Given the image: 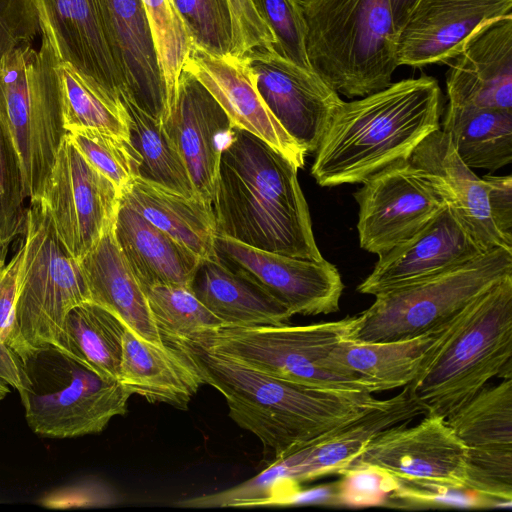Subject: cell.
<instances>
[{"label":"cell","instance_id":"obj_1","mask_svg":"<svg viewBox=\"0 0 512 512\" xmlns=\"http://www.w3.org/2000/svg\"><path fill=\"white\" fill-rule=\"evenodd\" d=\"M192 364L204 384L225 398L230 418L254 434L264 455L282 460L380 406L358 389H336L271 376L189 340L168 342Z\"/></svg>","mask_w":512,"mask_h":512},{"label":"cell","instance_id":"obj_2","mask_svg":"<svg viewBox=\"0 0 512 512\" xmlns=\"http://www.w3.org/2000/svg\"><path fill=\"white\" fill-rule=\"evenodd\" d=\"M211 206L217 235L290 257L324 259L298 167L244 129L234 127L221 152Z\"/></svg>","mask_w":512,"mask_h":512},{"label":"cell","instance_id":"obj_3","mask_svg":"<svg viewBox=\"0 0 512 512\" xmlns=\"http://www.w3.org/2000/svg\"><path fill=\"white\" fill-rule=\"evenodd\" d=\"M442 92L425 74L342 102L315 152L311 175L322 187L359 184L389 164L409 159L440 128Z\"/></svg>","mask_w":512,"mask_h":512},{"label":"cell","instance_id":"obj_4","mask_svg":"<svg viewBox=\"0 0 512 512\" xmlns=\"http://www.w3.org/2000/svg\"><path fill=\"white\" fill-rule=\"evenodd\" d=\"M512 275L461 311L407 386L425 414L447 418L493 377L512 378Z\"/></svg>","mask_w":512,"mask_h":512},{"label":"cell","instance_id":"obj_5","mask_svg":"<svg viewBox=\"0 0 512 512\" xmlns=\"http://www.w3.org/2000/svg\"><path fill=\"white\" fill-rule=\"evenodd\" d=\"M312 70L348 98L392 83L398 30L390 0H301Z\"/></svg>","mask_w":512,"mask_h":512},{"label":"cell","instance_id":"obj_6","mask_svg":"<svg viewBox=\"0 0 512 512\" xmlns=\"http://www.w3.org/2000/svg\"><path fill=\"white\" fill-rule=\"evenodd\" d=\"M23 235L10 346L19 359L49 347L63 352L68 313L91 301L80 264L59 240L41 197L30 199Z\"/></svg>","mask_w":512,"mask_h":512},{"label":"cell","instance_id":"obj_7","mask_svg":"<svg viewBox=\"0 0 512 512\" xmlns=\"http://www.w3.org/2000/svg\"><path fill=\"white\" fill-rule=\"evenodd\" d=\"M60 60L42 35L39 50L18 45L0 58V119L19 155L25 197H41L63 126Z\"/></svg>","mask_w":512,"mask_h":512},{"label":"cell","instance_id":"obj_8","mask_svg":"<svg viewBox=\"0 0 512 512\" xmlns=\"http://www.w3.org/2000/svg\"><path fill=\"white\" fill-rule=\"evenodd\" d=\"M20 361L17 391L29 428L37 435L66 439L102 432L127 412L131 394L55 347Z\"/></svg>","mask_w":512,"mask_h":512},{"label":"cell","instance_id":"obj_9","mask_svg":"<svg viewBox=\"0 0 512 512\" xmlns=\"http://www.w3.org/2000/svg\"><path fill=\"white\" fill-rule=\"evenodd\" d=\"M508 275L512 251L495 247L439 274L377 294L358 314L351 340L397 341L436 331Z\"/></svg>","mask_w":512,"mask_h":512},{"label":"cell","instance_id":"obj_10","mask_svg":"<svg viewBox=\"0 0 512 512\" xmlns=\"http://www.w3.org/2000/svg\"><path fill=\"white\" fill-rule=\"evenodd\" d=\"M358 324L359 315L298 326H224L182 340L284 380L367 391L329 363L330 353L343 341L352 339Z\"/></svg>","mask_w":512,"mask_h":512},{"label":"cell","instance_id":"obj_11","mask_svg":"<svg viewBox=\"0 0 512 512\" xmlns=\"http://www.w3.org/2000/svg\"><path fill=\"white\" fill-rule=\"evenodd\" d=\"M425 415L415 426L401 423L381 432L341 474L370 470L413 485L465 489L468 447L446 418Z\"/></svg>","mask_w":512,"mask_h":512},{"label":"cell","instance_id":"obj_12","mask_svg":"<svg viewBox=\"0 0 512 512\" xmlns=\"http://www.w3.org/2000/svg\"><path fill=\"white\" fill-rule=\"evenodd\" d=\"M41 198L69 254L82 259L114 225L121 192L65 134Z\"/></svg>","mask_w":512,"mask_h":512},{"label":"cell","instance_id":"obj_13","mask_svg":"<svg viewBox=\"0 0 512 512\" xmlns=\"http://www.w3.org/2000/svg\"><path fill=\"white\" fill-rule=\"evenodd\" d=\"M361 184L353 194L359 207V244L373 254L407 241L446 208L410 159L389 164Z\"/></svg>","mask_w":512,"mask_h":512},{"label":"cell","instance_id":"obj_14","mask_svg":"<svg viewBox=\"0 0 512 512\" xmlns=\"http://www.w3.org/2000/svg\"><path fill=\"white\" fill-rule=\"evenodd\" d=\"M216 258L254 282L294 315L315 316L339 310L344 283L329 261L300 259L247 246L217 235Z\"/></svg>","mask_w":512,"mask_h":512},{"label":"cell","instance_id":"obj_15","mask_svg":"<svg viewBox=\"0 0 512 512\" xmlns=\"http://www.w3.org/2000/svg\"><path fill=\"white\" fill-rule=\"evenodd\" d=\"M267 108L306 153H315L343 100L318 74L268 48L243 55Z\"/></svg>","mask_w":512,"mask_h":512},{"label":"cell","instance_id":"obj_16","mask_svg":"<svg viewBox=\"0 0 512 512\" xmlns=\"http://www.w3.org/2000/svg\"><path fill=\"white\" fill-rule=\"evenodd\" d=\"M41 33L58 59L96 91L125 108L124 85L113 58L98 0H34Z\"/></svg>","mask_w":512,"mask_h":512},{"label":"cell","instance_id":"obj_17","mask_svg":"<svg viewBox=\"0 0 512 512\" xmlns=\"http://www.w3.org/2000/svg\"><path fill=\"white\" fill-rule=\"evenodd\" d=\"M512 14V0H420L398 31V66L450 62L486 23Z\"/></svg>","mask_w":512,"mask_h":512},{"label":"cell","instance_id":"obj_18","mask_svg":"<svg viewBox=\"0 0 512 512\" xmlns=\"http://www.w3.org/2000/svg\"><path fill=\"white\" fill-rule=\"evenodd\" d=\"M164 127L188 170L198 197L211 203L220 156L234 125L208 89L183 69L175 108Z\"/></svg>","mask_w":512,"mask_h":512},{"label":"cell","instance_id":"obj_19","mask_svg":"<svg viewBox=\"0 0 512 512\" xmlns=\"http://www.w3.org/2000/svg\"><path fill=\"white\" fill-rule=\"evenodd\" d=\"M128 101L163 124L171 116L142 0H98Z\"/></svg>","mask_w":512,"mask_h":512},{"label":"cell","instance_id":"obj_20","mask_svg":"<svg viewBox=\"0 0 512 512\" xmlns=\"http://www.w3.org/2000/svg\"><path fill=\"white\" fill-rule=\"evenodd\" d=\"M485 252L446 207L407 241L378 255L372 272L357 291L375 296L439 274Z\"/></svg>","mask_w":512,"mask_h":512},{"label":"cell","instance_id":"obj_21","mask_svg":"<svg viewBox=\"0 0 512 512\" xmlns=\"http://www.w3.org/2000/svg\"><path fill=\"white\" fill-rule=\"evenodd\" d=\"M183 69L208 89L234 127L261 138L298 169L304 167L306 151L287 134L267 108L243 56L214 55L193 46Z\"/></svg>","mask_w":512,"mask_h":512},{"label":"cell","instance_id":"obj_22","mask_svg":"<svg viewBox=\"0 0 512 512\" xmlns=\"http://www.w3.org/2000/svg\"><path fill=\"white\" fill-rule=\"evenodd\" d=\"M409 159L483 251H512L492 221L484 180L459 158L448 134L440 128L431 132Z\"/></svg>","mask_w":512,"mask_h":512},{"label":"cell","instance_id":"obj_23","mask_svg":"<svg viewBox=\"0 0 512 512\" xmlns=\"http://www.w3.org/2000/svg\"><path fill=\"white\" fill-rule=\"evenodd\" d=\"M448 104L512 111V14L479 28L450 61Z\"/></svg>","mask_w":512,"mask_h":512},{"label":"cell","instance_id":"obj_24","mask_svg":"<svg viewBox=\"0 0 512 512\" xmlns=\"http://www.w3.org/2000/svg\"><path fill=\"white\" fill-rule=\"evenodd\" d=\"M424 414L425 410L404 387L401 393L385 399L377 408L284 458L286 478L292 483H302L341 473L381 432Z\"/></svg>","mask_w":512,"mask_h":512},{"label":"cell","instance_id":"obj_25","mask_svg":"<svg viewBox=\"0 0 512 512\" xmlns=\"http://www.w3.org/2000/svg\"><path fill=\"white\" fill-rule=\"evenodd\" d=\"M114 237L143 291L157 285L191 287L200 257L122 199Z\"/></svg>","mask_w":512,"mask_h":512},{"label":"cell","instance_id":"obj_26","mask_svg":"<svg viewBox=\"0 0 512 512\" xmlns=\"http://www.w3.org/2000/svg\"><path fill=\"white\" fill-rule=\"evenodd\" d=\"M449 323L436 331L404 340L349 339L333 349L329 363L371 393L405 387L420 373Z\"/></svg>","mask_w":512,"mask_h":512},{"label":"cell","instance_id":"obj_27","mask_svg":"<svg viewBox=\"0 0 512 512\" xmlns=\"http://www.w3.org/2000/svg\"><path fill=\"white\" fill-rule=\"evenodd\" d=\"M119 381L131 395L183 410L204 384L175 347L144 340L128 328L123 338Z\"/></svg>","mask_w":512,"mask_h":512},{"label":"cell","instance_id":"obj_28","mask_svg":"<svg viewBox=\"0 0 512 512\" xmlns=\"http://www.w3.org/2000/svg\"><path fill=\"white\" fill-rule=\"evenodd\" d=\"M91 301L117 315L138 337L165 344L150 314L138 280L114 237V225L79 261Z\"/></svg>","mask_w":512,"mask_h":512},{"label":"cell","instance_id":"obj_29","mask_svg":"<svg viewBox=\"0 0 512 512\" xmlns=\"http://www.w3.org/2000/svg\"><path fill=\"white\" fill-rule=\"evenodd\" d=\"M191 289L226 327L290 324L289 309L216 256L201 259Z\"/></svg>","mask_w":512,"mask_h":512},{"label":"cell","instance_id":"obj_30","mask_svg":"<svg viewBox=\"0 0 512 512\" xmlns=\"http://www.w3.org/2000/svg\"><path fill=\"white\" fill-rule=\"evenodd\" d=\"M121 199L200 259L215 255L217 230L211 203L139 177L123 190Z\"/></svg>","mask_w":512,"mask_h":512},{"label":"cell","instance_id":"obj_31","mask_svg":"<svg viewBox=\"0 0 512 512\" xmlns=\"http://www.w3.org/2000/svg\"><path fill=\"white\" fill-rule=\"evenodd\" d=\"M440 129L471 169L495 171L512 162V111L448 104Z\"/></svg>","mask_w":512,"mask_h":512},{"label":"cell","instance_id":"obj_32","mask_svg":"<svg viewBox=\"0 0 512 512\" xmlns=\"http://www.w3.org/2000/svg\"><path fill=\"white\" fill-rule=\"evenodd\" d=\"M126 329L108 309L92 301L82 303L66 317L63 352L102 377L119 380Z\"/></svg>","mask_w":512,"mask_h":512},{"label":"cell","instance_id":"obj_33","mask_svg":"<svg viewBox=\"0 0 512 512\" xmlns=\"http://www.w3.org/2000/svg\"><path fill=\"white\" fill-rule=\"evenodd\" d=\"M129 140L139 157L138 177L187 197L197 196L188 170L162 122L128 101Z\"/></svg>","mask_w":512,"mask_h":512},{"label":"cell","instance_id":"obj_34","mask_svg":"<svg viewBox=\"0 0 512 512\" xmlns=\"http://www.w3.org/2000/svg\"><path fill=\"white\" fill-rule=\"evenodd\" d=\"M446 421L468 448H512V378L487 384Z\"/></svg>","mask_w":512,"mask_h":512},{"label":"cell","instance_id":"obj_35","mask_svg":"<svg viewBox=\"0 0 512 512\" xmlns=\"http://www.w3.org/2000/svg\"><path fill=\"white\" fill-rule=\"evenodd\" d=\"M59 73L66 132L95 129L129 140V118L125 108L93 89L69 64L60 62Z\"/></svg>","mask_w":512,"mask_h":512},{"label":"cell","instance_id":"obj_36","mask_svg":"<svg viewBox=\"0 0 512 512\" xmlns=\"http://www.w3.org/2000/svg\"><path fill=\"white\" fill-rule=\"evenodd\" d=\"M152 319L165 343L190 339L224 324L191 287L157 285L144 290Z\"/></svg>","mask_w":512,"mask_h":512},{"label":"cell","instance_id":"obj_37","mask_svg":"<svg viewBox=\"0 0 512 512\" xmlns=\"http://www.w3.org/2000/svg\"><path fill=\"white\" fill-rule=\"evenodd\" d=\"M142 3L173 112L179 78L194 45L171 0H142Z\"/></svg>","mask_w":512,"mask_h":512},{"label":"cell","instance_id":"obj_38","mask_svg":"<svg viewBox=\"0 0 512 512\" xmlns=\"http://www.w3.org/2000/svg\"><path fill=\"white\" fill-rule=\"evenodd\" d=\"M82 155L123 192L138 177L139 157L130 140L95 129L67 132Z\"/></svg>","mask_w":512,"mask_h":512},{"label":"cell","instance_id":"obj_39","mask_svg":"<svg viewBox=\"0 0 512 512\" xmlns=\"http://www.w3.org/2000/svg\"><path fill=\"white\" fill-rule=\"evenodd\" d=\"M193 45L214 55L231 54L234 30L227 0H171Z\"/></svg>","mask_w":512,"mask_h":512},{"label":"cell","instance_id":"obj_40","mask_svg":"<svg viewBox=\"0 0 512 512\" xmlns=\"http://www.w3.org/2000/svg\"><path fill=\"white\" fill-rule=\"evenodd\" d=\"M252 2L274 37L272 51L301 68L312 70L306 52L307 27L301 0Z\"/></svg>","mask_w":512,"mask_h":512},{"label":"cell","instance_id":"obj_41","mask_svg":"<svg viewBox=\"0 0 512 512\" xmlns=\"http://www.w3.org/2000/svg\"><path fill=\"white\" fill-rule=\"evenodd\" d=\"M21 163L12 138L0 119V242L24 233L26 208Z\"/></svg>","mask_w":512,"mask_h":512},{"label":"cell","instance_id":"obj_42","mask_svg":"<svg viewBox=\"0 0 512 512\" xmlns=\"http://www.w3.org/2000/svg\"><path fill=\"white\" fill-rule=\"evenodd\" d=\"M465 489L510 503L512 448H468Z\"/></svg>","mask_w":512,"mask_h":512},{"label":"cell","instance_id":"obj_43","mask_svg":"<svg viewBox=\"0 0 512 512\" xmlns=\"http://www.w3.org/2000/svg\"><path fill=\"white\" fill-rule=\"evenodd\" d=\"M41 31L34 0H0V58Z\"/></svg>","mask_w":512,"mask_h":512},{"label":"cell","instance_id":"obj_44","mask_svg":"<svg viewBox=\"0 0 512 512\" xmlns=\"http://www.w3.org/2000/svg\"><path fill=\"white\" fill-rule=\"evenodd\" d=\"M232 16L234 41L232 53L242 57L255 48L272 50L274 37L256 11L252 0H227Z\"/></svg>","mask_w":512,"mask_h":512},{"label":"cell","instance_id":"obj_45","mask_svg":"<svg viewBox=\"0 0 512 512\" xmlns=\"http://www.w3.org/2000/svg\"><path fill=\"white\" fill-rule=\"evenodd\" d=\"M22 256L23 242L21 240L15 255L0 270V344L9 348L15 333V308Z\"/></svg>","mask_w":512,"mask_h":512},{"label":"cell","instance_id":"obj_46","mask_svg":"<svg viewBox=\"0 0 512 512\" xmlns=\"http://www.w3.org/2000/svg\"><path fill=\"white\" fill-rule=\"evenodd\" d=\"M482 179L486 184L492 221L497 230L512 243V177L485 175Z\"/></svg>","mask_w":512,"mask_h":512},{"label":"cell","instance_id":"obj_47","mask_svg":"<svg viewBox=\"0 0 512 512\" xmlns=\"http://www.w3.org/2000/svg\"><path fill=\"white\" fill-rule=\"evenodd\" d=\"M103 489L91 481H78L45 493L39 504L51 509H68L103 504Z\"/></svg>","mask_w":512,"mask_h":512},{"label":"cell","instance_id":"obj_48","mask_svg":"<svg viewBox=\"0 0 512 512\" xmlns=\"http://www.w3.org/2000/svg\"><path fill=\"white\" fill-rule=\"evenodd\" d=\"M419 1L420 0H390L394 23L398 31L405 24Z\"/></svg>","mask_w":512,"mask_h":512},{"label":"cell","instance_id":"obj_49","mask_svg":"<svg viewBox=\"0 0 512 512\" xmlns=\"http://www.w3.org/2000/svg\"><path fill=\"white\" fill-rule=\"evenodd\" d=\"M8 251V244L0 242V269L5 265V259Z\"/></svg>","mask_w":512,"mask_h":512},{"label":"cell","instance_id":"obj_50","mask_svg":"<svg viewBox=\"0 0 512 512\" xmlns=\"http://www.w3.org/2000/svg\"><path fill=\"white\" fill-rule=\"evenodd\" d=\"M10 389L5 381L0 378V402L7 396Z\"/></svg>","mask_w":512,"mask_h":512},{"label":"cell","instance_id":"obj_51","mask_svg":"<svg viewBox=\"0 0 512 512\" xmlns=\"http://www.w3.org/2000/svg\"><path fill=\"white\" fill-rule=\"evenodd\" d=\"M1 269H2V268H1ZM1 269H0V270H1Z\"/></svg>","mask_w":512,"mask_h":512}]
</instances>
